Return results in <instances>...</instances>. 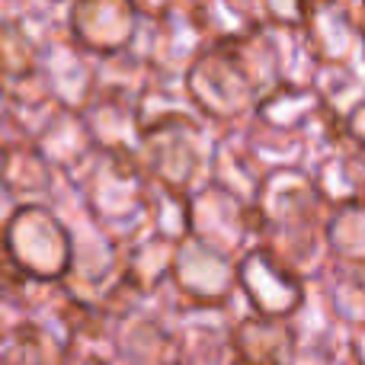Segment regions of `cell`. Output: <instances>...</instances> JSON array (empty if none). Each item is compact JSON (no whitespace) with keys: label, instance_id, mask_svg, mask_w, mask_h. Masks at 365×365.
I'll use <instances>...</instances> for the list:
<instances>
[{"label":"cell","instance_id":"cell-1","mask_svg":"<svg viewBox=\"0 0 365 365\" xmlns=\"http://www.w3.org/2000/svg\"><path fill=\"white\" fill-rule=\"evenodd\" d=\"M182 87H186L192 106L212 125H247L266 96L285 87L269 23L263 19L244 36L212 42L205 55L189 68Z\"/></svg>","mask_w":365,"mask_h":365},{"label":"cell","instance_id":"cell-2","mask_svg":"<svg viewBox=\"0 0 365 365\" xmlns=\"http://www.w3.org/2000/svg\"><path fill=\"white\" fill-rule=\"evenodd\" d=\"M259 247L295 276L321 279L330 253V205L308 167H272L257 192Z\"/></svg>","mask_w":365,"mask_h":365},{"label":"cell","instance_id":"cell-3","mask_svg":"<svg viewBox=\"0 0 365 365\" xmlns=\"http://www.w3.org/2000/svg\"><path fill=\"white\" fill-rule=\"evenodd\" d=\"M64 180L71 182L90 218L115 240L128 244L148 231L154 180L141 164L138 151L96 148L93 158Z\"/></svg>","mask_w":365,"mask_h":365},{"label":"cell","instance_id":"cell-4","mask_svg":"<svg viewBox=\"0 0 365 365\" xmlns=\"http://www.w3.org/2000/svg\"><path fill=\"white\" fill-rule=\"evenodd\" d=\"M218 132L221 128L212 125L195 106L167 109L145 122L138 158L154 182L173 192L192 195L212 180Z\"/></svg>","mask_w":365,"mask_h":365},{"label":"cell","instance_id":"cell-5","mask_svg":"<svg viewBox=\"0 0 365 365\" xmlns=\"http://www.w3.org/2000/svg\"><path fill=\"white\" fill-rule=\"evenodd\" d=\"M4 266L42 282H64L74 269V231L51 202H13L4 215Z\"/></svg>","mask_w":365,"mask_h":365},{"label":"cell","instance_id":"cell-6","mask_svg":"<svg viewBox=\"0 0 365 365\" xmlns=\"http://www.w3.org/2000/svg\"><path fill=\"white\" fill-rule=\"evenodd\" d=\"M170 295L180 314L182 311H227L234 298H240L237 259L189 234L177 253Z\"/></svg>","mask_w":365,"mask_h":365},{"label":"cell","instance_id":"cell-7","mask_svg":"<svg viewBox=\"0 0 365 365\" xmlns=\"http://www.w3.org/2000/svg\"><path fill=\"white\" fill-rule=\"evenodd\" d=\"M189 218H192V237L205 240L208 247L240 259L259 247V212L257 202L231 192L208 180L189 195Z\"/></svg>","mask_w":365,"mask_h":365},{"label":"cell","instance_id":"cell-8","mask_svg":"<svg viewBox=\"0 0 365 365\" xmlns=\"http://www.w3.org/2000/svg\"><path fill=\"white\" fill-rule=\"evenodd\" d=\"M208 45H212V36H208L199 10L189 0H177L164 16L145 19L135 48L151 61L160 81L182 83L189 68L205 55Z\"/></svg>","mask_w":365,"mask_h":365},{"label":"cell","instance_id":"cell-9","mask_svg":"<svg viewBox=\"0 0 365 365\" xmlns=\"http://www.w3.org/2000/svg\"><path fill=\"white\" fill-rule=\"evenodd\" d=\"M109 349L122 365L177 362V304L170 289L160 298L122 314L109 327Z\"/></svg>","mask_w":365,"mask_h":365},{"label":"cell","instance_id":"cell-10","mask_svg":"<svg viewBox=\"0 0 365 365\" xmlns=\"http://www.w3.org/2000/svg\"><path fill=\"white\" fill-rule=\"evenodd\" d=\"M240 302L266 317H298L311 298V282L285 269L266 247H253L237 259Z\"/></svg>","mask_w":365,"mask_h":365},{"label":"cell","instance_id":"cell-11","mask_svg":"<svg viewBox=\"0 0 365 365\" xmlns=\"http://www.w3.org/2000/svg\"><path fill=\"white\" fill-rule=\"evenodd\" d=\"M64 26L77 45L96 58H109L138 42L145 16L132 0H68Z\"/></svg>","mask_w":365,"mask_h":365},{"label":"cell","instance_id":"cell-12","mask_svg":"<svg viewBox=\"0 0 365 365\" xmlns=\"http://www.w3.org/2000/svg\"><path fill=\"white\" fill-rule=\"evenodd\" d=\"M38 71L58 106L83 109L100 90V58L77 45L64 23H58L45 36Z\"/></svg>","mask_w":365,"mask_h":365},{"label":"cell","instance_id":"cell-13","mask_svg":"<svg viewBox=\"0 0 365 365\" xmlns=\"http://www.w3.org/2000/svg\"><path fill=\"white\" fill-rule=\"evenodd\" d=\"M362 0H308L302 29L321 64H356L365 58Z\"/></svg>","mask_w":365,"mask_h":365},{"label":"cell","instance_id":"cell-14","mask_svg":"<svg viewBox=\"0 0 365 365\" xmlns=\"http://www.w3.org/2000/svg\"><path fill=\"white\" fill-rule=\"evenodd\" d=\"M231 343L240 365H295L302 330L295 317H266L244 308L231 321Z\"/></svg>","mask_w":365,"mask_h":365},{"label":"cell","instance_id":"cell-15","mask_svg":"<svg viewBox=\"0 0 365 365\" xmlns=\"http://www.w3.org/2000/svg\"><path fill=\"white\" fill-rule=\"evenodd\" d=\"M0 180L10 202H51L64 182V173L38 151L26 135H4L0 141Z\"/></svg>","mask_w":365,"mask_h":365},{"label":"cell","instance_id":"cell-16","mask_svg":"<svg viewBox=\"0 0 365 365\" xmlns=\"http://www.w3.org/2000/svg\"><path fill=\"white\" fill-rule=\"evenodd\" d=\"M96 145L109 151H138L141 145V96L100 83L93 100L81 109Z\"/></svg>","mask_w":365,"mask_h":365},{"label":"cell","instance_id":"cell-17","mask_svg":"<svg viewBox=\"0 0 365 365\" xmlns=\"http://www.w3.org/2000/svg\"><path fill=\"white\" fill-rule=\"evenodd\" d=\"M180 244L151 227L125 244V282L141 302H154L170 289Z\"/></svg>","mask_w":365,"mask_h":365},{"label":"cell","instance_id":"cell-18","mask_svg":"<svg viewBox=\"0 0 365 365\" xmlns=\"http://www.w3.org/2000/svg\"><path fill=\"white\" fill-rule=\"evenodd\" d=\"M177 362L240 365L225 311H182L177 317Z\"/></svg>","mask_w":365,"mask_h":365},{"label":"cell","instance_id":"cell-19","mask_svg":"<svg viewBox=\"0 0 365 365\" xmlns=\"http://www.w3.org/2000/svg\"><path fill=\"white\" fill-rule=\"evenodd\" d=\"M266 173L269 170L259 160L257 148H253L250 135H247V125L221 128L218 145H215V160H212V182L257 202V192L263 186Z\"/></svg>","mask_w":365,"mask_h":365},{"label":"cell","instance_id":"cell-20","mask_svg":"<svg viewBox=\"0 0 365 365\" xmlns=\"http://www.w3.org/2000/svg\"><path fill=\"white\" fill-rule=\"evenodd\" d=\"M32 141H36L38 151H42L64 177H71L77 167L87 164L96 154V148H100L93 132H90L87 119H83V113L81 109H68V106H58Z\"/></svg>","mask_w":365,"mask_h":365},{"label":"cell","instance_id":"cell-21","mask_svg":"<svg viewBox=\"0 0 365 365\" xmlns=\"http://www.w3.org/2000/svg\"><path fill=\"white\" fill-rule=\"evenodd\" d=\"M71 343L36 317H13L0 327V365H68Z\"/></svg>","mask_w":365,"mask_h":365},{"label":"cell","instance_id":"cell-22","mask_svg":"<svg viewBox=\"0 0 365 365\" xmlns=\"http://www.w3.org/2000/svg\"><path fill=\"white\" fill-rule=\"evenodd\" d=\"M330 205L365 199V148L343 138L327 158L308 167Z\"/></svg>","mask_w":365,"mask_h":365},{"label":"cell","instance_id":"cell-23","mask_svg":"<svg viewBox=\"0 0 365 365\" xmlns=\"http://www.w3.org/2000/svg\"><path fill=\"white\" fill-rule=\"evenodd\" d=\"M314 289L321 292L330 314L343 327H362L365 324V263L330 259L321 279H314Z\"/></svg>","mask_w":365,"mask_h":365},{"label":"cell","instance_id":"cell-24","mask_svg":"<svg viewBox=\"0 0 365 365\" xmlns=\"http://www.w3.org/2000/svg\"><path fill=\"white\" fill-rule=\"evenodd\" d=\"M324 106H327V100L314 87H279L272 96H266L253 119L266 122L272 128H282V132L304 135V128L311 125V119Z\"/></svg>","mask_w":365,"mask_h":365},{"label":"cell","instance_id":"cell-25","mask_svg":"<svg viewBox=\"0 0 365 365\" xmlns=\"http://www.w3.org/2000/svg\"><path fill=\"white\" fill-rule=\"evenodd\" d=\"M269 36H272V45H276V58H279V71H282L285 87H314L321 61H317L302 26L269 23Z\"/></svg>","mask_w":365,"mask_h":365},{"label":"cell","instance_id":"cell-26","mask_svg":"<svg viewBox=\"0 0 365 365\" xmlns=\"http://www.w3.org/2000/svg\"><path fill=\"white\" fill-rule=\"evenodd\" d=\"M330 253H334V259L365 263V199L334 205V212H330Z\"/></svg>","mask_w":365,"mask_h":365},{"label":"cell","instance_id":"cell-27","mask_svg":"<svg viewBox=\"0 0 365 365\" xmlns=\"http://www.w3.org/2000/svg\"><path fill=\"white\" fill-rule=\"evenodd\" d=\"M148 227L164 237L173 240H186L192 234V218H189V195L173 192V189L154 182L151 192V221Z\"/></svg>","mask_w":365,"mask_h":365},{"label":"cell","instance_id":"cell-28","mask_svg":"<svg viewBox=\"0 0 365 365\" xmlns=\"http://www.w3.org/2000/svg\"><path fill=\"white\" fill-rule=\"evenodd\" d=\"M68 365H122V362L113 356L109 343H103V340H81V343H74V346H71Z\"/></svg>","mask_w":365,"mask_h":365},{"label":"cell","instance_id":"cell-29","mask_svg":"<svg viewBox=\"0 0 365 365\" xmlns=\"http://www.w3.org/2000/svg\"><path fill=\"white\" fill-rule=\"evenodd\" d=\"M308 0H263V19L282 26H302Z\"/></svg>","mask_w":365,"mask_h":365},{"label":"cell","instance_id":"cell-30","mask_svg":"<svg viewBox=\"0 0 365 365\" xmlns=\"http://www.w3.org/2000/svg\"><path fill=\"white\" fill-rule=\"evenodd\" d=\"M343 125H346V138L356 141L359 148H365V96L343 115Z\"/></svg>","mask_w":365,"mask_h":365},{"label":"cell","instance_id":"cell-31","mask_svg":"<svg viewBox=\"0 0 365 365\" xmlns=\"http://www.w3.org/2000/svg\"><path fill=\"white\" fill-rule=\"evenodd\" d=\"M346 349L353 365H365V324L362 327H346Z\"/></svg>","mask_w":365,"mask_h":365},{"label":"cell","instance_id":"cell-32","mask_svg":"<svg viewBox=\"0 0 365 365\" xmlns=\"http://www.w3.org/2000/svg\"><path fill=\"white\" fill-rule=\"evenodd\" d=\"M135 6H138V13L145 19H158V16H164L167 10H170L177 0H132Z\"/></svg>","mask_w":365,"mask_h":365},{"label":"cell","instance_id":"cell-33","mask_svg":"<svg viewBox=\"0 0 365 365\" xmlns=\"http://www.w3.org/2000/svg\"><path fill=\"white\" fill-rule=\"evenodd\" d=\"M237 4L250 6V10H253V13H259V16H263V0H237Z\"/></svg>","mask_w":365,"mask_h":365},{"label":"cell","instance_id":"cell-34","mask_svg":"<svg viewBox=\"0 0 365 365\" xmlns=\"http://www.w3.org/2000/svg\"><path fill=\"white\" fill-rule=\"evenodd\" d=\"M359 13H362V32H365V0H362V6H359Z\"/></svg>","mask_w":365,"mask_h":365},{"label":"cell","instance_id":"cell-35","mask_svg":"<svg viewBox=\"0 0 365 365\" xmlns=\"http://www.w3.org/2000/svg\"><path fill=\"white\" fill-rule=\"evenodd\" d=\"M173 365H182V362H173Z\"/></svg>","mask_w":365,"mask_h":365}]
</instances>
